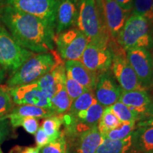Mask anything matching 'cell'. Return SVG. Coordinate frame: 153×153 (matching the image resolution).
<instances>
[{"label": "cell", "instance_id": "1", "mask_svg": "<svg viewBox=\"0 0 153 153\" xmlns=\"http://www.w3.org/2000/svg\"><path fill=\"white\" fill-rule=\"evenodd\" d=\"M0 22L30 52L44 53L54 49L55 28L42 19L5 4L0 7Z\"/></svg>", "mask_w": 153, "mask_h": 153}, {"label": "cell", "instance_id": "2", "mask_svg": "<svg viewBox=\"0 0 153 153\" xmlns=\"http://www.w3.org/2000/svg\"><path fill=\"white\" fill-rule=\"evenodd\" d=\"M61 61L60 55L53 51L34 54L13 72L7 82V87L13 88L37 81Z\"/></svg>", "mask_w": 153, "mask_h": 153}, {"label": "cell", "instance_id": "3", "mask_svg": "<svg viewBox=\"0 0 153 153\" xmlns=\"http://www.w3.org/2000/svg\"><path fill=\"white\" fill-rule=\"evenodd\" d=\"M76 26L90 42L109 41L111 38L97 0H79Z\"/></svg>", "mask_w": 153, "mask_h": 153}, {"label": "cell", "instance_id": "4", "mask_svg": "<svg viewBox=\"0 0 153 153\" xmlns=\"http://www.w3.org/2000/svg\"><path fill=\"white\" fill-rule=\"evenodd\" d=\"M151 24L144 17L131 14L116 39V43L125 51L133 48H151L153 46Z\"/></svg>", "mask_w": 153, "mask_h": 153}, {"label": "cell", "instance_id": "5", "mask_svg": "<svg viewBox=\"0 0 153 153\" xmlns=\"http://www.w3.org/2000/svg\"><path fill=\"white\" fill-rule=\"evenodd\" d=\"M33 55V53L23 48L0 24V66L4 70L13 73Z\"/></svg>", "mask_w": 153, "mask_h": 153}, {"label": "cell", "instance_id": "6", "mask_svg": "<svg viewBox=\"0 0 153 153\" xmlns=\"http://www.w3.org/2000/svg\"><path fill=\"white\" fill-rule=\"evenodd\" d=\"M109 44L113 52L111 70L122 90H145L140 83L136 74L128 60L126 51L112 38Z\"/></svg>", "mask_w": 153, "mask_h": 153}, {"label": "cell", "instance_id": "7", "mask_svg": "<svg viewBox=\"0 0 153 153\" xmlns=\"http://www.w3.org/2000/svg\"><path fill=\"white\" fill-rule=\"evenodd\" d=\"M54 42L61 58L66 61H80L90 41L79 29L72 28L55 35Z\"/></svg>", "mask_w": 153, "mask_h": 153}, {"label": "cell", "instance_id": "8", "mask_svg": "<svg viewBox=\"0 0 153 153\" xmlns=\"http://www.w3.org/2000/svg\"><path fill=\"white\" fill-rule=\"evenodd\" d=\"M111 39L89 42L80 60L86 68L98 75L111 69L113 60V52L109 44Z\"/></svg>", "mask_w": 153, "mask_h": 153}, {"label": "cell", "instance_id": "9", "mask_svg": "<svg viewBox=\"0 0 153 153\" xmlns=\"http://www.w3.org/2000/svg\"><path fill=\"white\" fill-rule=\"evenodd\" d=\"M6 4L17 10L42 19L55 27V16L58 0H4Z\"/></svg>", "mask_w": 153, "mask_h": 153}, {"label": "cell", "instance_id": "10", "mask_svg": "<svg viewBox=\"0 0 153 153\" xmlns=\"http://www.w3.org/2000/svg\"><path fill=\"white\" fill-rule=\"evenodd\" d=\"M127 59L145 90L153 86L152 55L148 50L133 48L126 51Z\"/></svg>", "mask_w": 153, "mask_h": 153}, {"label": "cell", "instance_id": "11", "mask_svg": "<svg viewBox=\"0 0 153 153\" xmlns=\"http://www.w3.org/2000/svg\"><path fill=\"white\" fill-rule=\"evenodd\" d=\"M9 91L15 104L31 105L53 110L51 99L41 90L36 82L9 88Z\"/></svg>", "mask_w": 153, "mask_h": 153}, {"label": "cell", "instance_id": "12", "mask_svg": "<svg viewBox=\"0 0 153 153\" xmlns=\"http://www.w3.org/2000/svg\"><path fill=\"white\" fill-rule=\"evenodd\" d=\"M111 38L116 41L131 14L126 12L116 0H97Z\"/></svg>", "mask_w": 153, "mask_h": 153}, {"label": "cell", "instance_id": "13", "mask_svg": "<svg viewBox=\"0 0 153 153\" xmlns=\"http://www.w3.org/2000/svg\"><path fill=\"white\" fill-rule=\"evenodd\" d=\"M118 101L131 108L142 121L153 118V101L146 90H122Z\"/></svg>", "mask_w": 153, "mask_h": 153}, {"label": "cell", "instance_id": "14", "mask_svg": "<svg viewBox=\"0 0 153 153\" xmlns=\"http://www.w3.org/2000/svg\"><path fill=\"white\" fill-rule=\"evenodd\" d=\"M122 89L108 72L100 74L95 89L97 102L104 107H110L119 100Z\"/></svg>", "mask_w": 153, "mask_h": 153}, {"label": "cell", "instance_id": "15", "mask_svg": "<svg viewBox=\"0 0 153 153\" xmlns=\"http://www.w3.org/2000/svg\"><path fill=\"white\" fill-rule=\"evenodd\" d=\"M78 13L79 0H58L55 16V35L76 25Z\"/></svg>", "mask_w": 153, "mask_h": 153}, {"label": "cell", "instance_id": "16", "mask_svg": "<svg viewBox=\"0 0 153 153\" xmlns=\"http://www.w3.org/2000/svg\"><path fill=\"white\" fill-rule=\"evenodd\" d=\"M66 72L62 61L57 64L51 71L44 74L36 82L41 90L50 99L65 87Z\"/></svg>", "mask_w": 153, "mask_h": 153}, {"label": "cell", "instance_id": "17", "mask_svg": "<svg viewBox=\"0 0 153 153\" xmlns=\"http://www.w3.org/2000/svg\"><path fill=\"white\" fill-rule=\"evenodd\" d=\"M65 68L67 75L70 76L87 90L94 91L99 76L87 69L80 61H66Z\"/></svg>", "mask_w": 153, "mask_h": 153}, {"label": "cell", "instance_id": "18", "mask_svg": "<svg viewBox=\"0 0 153 153\" xmlns=\"http://www.w3.org/2000/svg\"><path fill=\"white\" fill-rule=\"evenodd\" d=\"M132 148L135 153L153 152V126H143L133 131Z\"/></svg>", "mask_w": 153, "mask_h": 153}, {"label": "cell", "instance_id": "19", "mask_svg": "<svg viewBox=\"0 0 153 153\" xmlns=\"http://www.w3.org/2000/svg\"><path fill=\"white\" fill-rule=\"evenodd\" d=\"M104 139L99 131L97 126H94L79 134L77 140L76 152L95 153Z\"/></svg>", "mask_w": 153, "mask_h": 153}, {"label": "cell", "instance_id": "20", "mask_svg": "<svg viewBox=\"0 0 153 153\" xmlns=\"http://www.w3.org/2000/svg\"><path fill=\"white\" fill-rule=\"evenodd\" d=\"M104 109V106L97 102L87 110L78 113L74 118L76 121L90 128L98 125Z\"/></svg>", "mask_w": 153, "mask_h": 153}, {"label": "cell", "instance_id": "21", "mask_svg": "<svg viewBox=\"0 0 153 153\" xmlns=\"http://www.w3.org/2000/svg\"><path fill=\"white\" fill-rule=\"evenodd\" d=\"M132 134L121 140L105 138L95 153H127L131 149Z\"/></svg>", "mask_w": 153, "mask_h": 153}, {"label": "cell", "instance_id": "22", "mask_svg": "<svg viewBox=\"0 0 153 153\" xmlns=\"http://www.w3.org/2000/svg\"><path fill=\"white\" fill-rule=\"evenodd\" d=\"M10 113L22 117H32L38 119L46 118L57 115L53 110L31 105H19L18 106L12 108Z\"/></svg>", "mask_w": 153, "mask_h": 153}, {"label": "cell", "instance_id": "23", "mask_svg": "<svg viewBox=\"0 0 153 153\" xmlns=\"http://www.w3.org/2000/svg\"><path fill=\"white\" fill-rule=\"evenodd\" d=\"M5 119H9L11 125L13 127H23L24 129L27 133L35 135L39 128V123H38V118L32 117H22V116H17L9 113L8 114L5 115L4 116L1 117Z\"/></svg>", "mask_w": 153, "mask_h": 153}, {"label": "cell", "instance_id": "24", "mask_svg": "<svg viewBox=\"0 0 153 153\" xmlns=\"http://www.w3.org/2000/svg\"><path fill=\"white\" fill-rule=\"evenodd\" d=\"M94 91L87 90L78 98L72 101V104L69 110V114L75 117L76 114L82 111L87 110L91 105L97 102Z\"/></svg>", "mask_w": 153, "mask_h": 153}, {"label": "cell", "instance_id": "25", "mask_svg": "<svg viewBox=\"0 0 153 153\" xmlns=\"http://www.w3.org/2000/svg\"><path fill=\"white\" fill-rule=\"evenodd\" d=\"M62 115H55L46 118L42 123L41 127L48 137L50 143L57 140L62 133L60 127L63 123Z\"/></svg>", "mask_w": 153, "mask_h": 153}, {"label": "cell", "instance_id": "26", "mask_svg": "<svg viewBox=\"0 0 153 153\" xmlns=\"http://www.w3.org/2000/svg\"><path fill=\"white\" fill-rule=\"evenodd\" d=\"M120 124H121V122L112 112L110 107H106L105 108L104 113L99 120L97 128L104 139L108 132L116 129Z\"/></svg>", "mask_w": 153, "mask_h": 153}, {"label": "cell", "instance_id": "27", "mask_svg": "<svg viewBox=\"0 0 153 153\" xmlns=\"http://www.w3.org/2000/svg\"><path fill=\"white\" fill-rule=\"evenodd\" d=\"M52 109L57 115H62L69 111L72 104V99L70 98L65 87L57 92L51 99Z\"/></svg>", "mask_w": 153, "mask_h": 153}, {"label": "cell", "instance_id": "28", "mask_svg": "<svg viewBox=\"0 0 153 153\" xmlns=\"http://www.w3.org/2000/svg\"><path fill=\"white\" fill-rule=\"evenodd\" d=\"M110 108L121 123H136V121L139 120L137 115L120 101L115 103L110 106Z\"/></svg>", "mask_w": 153, "mask_h": 153}, {"label": "cell", "instance_id": "29", "mask_svg": "<svg viewBox=\"0 0 153 153\" xmlns=\"http://www.w3.org/2000/svg\"><path fill=\"white\" fill-rule=\"evenodd\" d=\"M152 1L153 0H133L131 14L144 17L153 24Z\"/></svg>", "mask_w": 153, "mask_h": 153}, {"label": "cell", "instance_id": "30", "mask_svg": "<svg viewBox=\"0 0 153 153\" xmlns=\"http://www.w3.org/2000/svg\"><path fill=\"white\" fill-rule=\"evenodd\" d=\"M135 123L133 122L121 123V124L116 128L106 133L104 139L107 138L111 140H121L131 135L134 130L135 129Z\"/></svg>", "mask_w": 153, "mask_h": 153}, {"label": "cell", "instance_id": "31", "mask_svg": "<svg viewBox=\"0 0 153 153\" xmlns=\"http://www.w3.org/2000/svg\"><path fill=\"white\" fill-rule=\"evenodd\" d=\"M40 153H68L67 142L64 133L62 132L60 136L57 140L40 149Z\"/></svg>", "mask_w": 153, "mask_h": 153}, {"label": "cell", "instance_id": "32", "mask_svg": "<svg viewBox=\"0 0 153 153\" xmlns=\"http://www.w3.org/2000/svg\"><path fill=\"white\" fill-rule=\"evenodd\" d=\"M65 87L67 93L72 101L75 100L80 95H82L85 91L87 90L82 87L81 85H79L78 82H76L75 80H74L67 74Z\"/></svg>", "mask_w": 153, "mask_h": 153}, {"label": "cell", "instance_id": "33", "mask_svg": "<svg viewBox=\"0 0 153 153\" xmlns=\"http://www.w3.org/2000/svg\"><path fill=\"white\" fill-rule=\"evenodd\" d=\"M13 101L9 88L0 87V118L8 114L12 110Z\"/></svg>", "mask_w": 153, "mask_h": 153}, {"label": "cell", "instance_id": "34", "mask_svg": "<svg viewBox=\"0 0 153 153\" xmlns=\"http://www.w3.org/2000/svg\"><path fill=\"white\" fill-rule=\"evenodd\" d=\"M35 139L37 148L39 149H41L50 143L48 137L45 133V131H43V129L42 128L41 126L38 128L37 132L35 134Z\"/></svg>", "mask_w": 153, "mask_h": 153}, {"label": "cell", "instance_id": "35", "mask_svg": "<svg viewBox=\"0 0 153 153\" xmlns=\"http://www.w3.org/2000/svg\"><path fill=\"white\" fill-rule=\"evenodd\" d=\"M8 133V123L7 119L0 118V143L5 138Z\"/></svg>", "mask_w": 153, "mask_h": 153}, {"label": "cell", "instance_id": "36", "mask_svg": "<svg viewBox=\"0 0 153 153\" xmlns=\"http://www.w3.org/2000/svg\"><path fill=\"white\" fill-rule=\"evenodd\" d=\"M118 5L126 12L131 14L133 9V0H116Z\"/></svg>", "mask_w": 153, "mask_h": 153}, {"label": "cell", "instance_id": "37", "mask_svg": "<svg viewBox=\"0 0 153 153\" xmlns=\"http://www.w3.org/2000/svg\"><path fill=\"white\" fill-rule=\"evenodd\" d=\"M10 153H40V149L37 147H28L22 149L16 148V151H11Z\"/></svg>", "mask_w": 153, "mask_h": 153}, {"label": "cell", "instance_id": "38", "mask_svg": "<svg viewBox=\"0 0 153 153\" xmlns=\"http://www.w3.org/2000/svg\"><path fill=\"white\" fill-rule=\"evenodd\" d=\"M139 127H143V126H153V118L150 120H145V121H140L138 123Z\"/></svg>", "mask_w": 153, "mask_h": 153}, {"label": "cell", "instance_id": "39", "mask_svg": "<svg viewBox=\"0 0 153 153\" xmlns=\"http://www.w3.org/2000/svg\"><path fill=\"white\" fill-rule=\"evenodd\" d=\"M4 76H5L4 70L1 68H0V84L4 81Z\"/></svg>", "mask_w": 153, "mask_h": 153}, {"label": "cell", "instance_id": "40", "mask_svg": "<svg viewBox=\"0 0 153 153\" xmlns=\"http://www.w3.org/2000/svg\"><path fill=\"white\" fill-rule=\"evenodd\" d=\"M152 65H153V53H152Z\"/></svg>", "mask_w": 153, "mask_h": 153}, {"label": "cell", "instance_id": "41", "mask_svg": "<svg viewBox=\"0 0 153 153\" xmlns=\"http://www.w3.org/2000/svg\"><path fill=\"white\" fill-rule=\"evenodd\" d=\"M0 153H2V152H1V148H0Z\"/></svg>", "mask_w": 153, "mask_h": 153}, {"label": "cell", "instance_id": "42", "mask_svg": "<svg viewBox=\"0 0 153 153\" xmlns=\"http://www.w3.org/2000/svg\"><path fill=\"white\" fill-rule=\"evenodd\" d=\"M152 12H153V1H152Z\"/></svg>", "mask_w": 153, "mask_h": 153}, {"label": "cell", "instance_id": "43", "mask_svg": "<svg viewBox=\"0 0 153 153\" xmlns=\"http://www.w3.org/2000/svg\"><path fill=\"white\" fill-rule=\"evenodd\" d=\"M152 153H153V152H152Z\"/></svg>", "mask_w": 153, "mask_h": 153}]
</instances>
